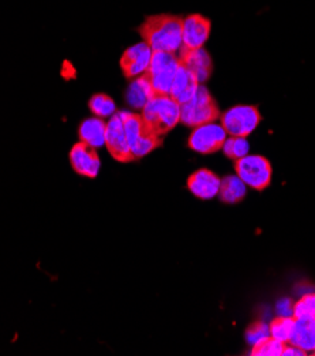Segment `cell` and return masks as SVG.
<instances>
[{
  "label": "cell",
  "instance_id": "obj_9",
  "mask_svg": "<svg viewBox=\"0 0 315 356\" xmlns=\"http://www.w3.org/2000/svg\"><path fill=\"white\" fill-rule=\"evenodd\" d=\"M152 54V49L144 42L128 47L120 60L122 74L128 80H134L139 76L145 74L150 68Z\"/></svg>",
  "mask_w": 315,
  "mask_h": 356
},
{
  "label": "cell",
  "instance_id": "obj_23",
  "mask_svg": "<svg viewBox=\"0 0 315 356\" xmlns=\"http://www.w3.org/2000/svg\"><path fill=\"white\" fill-rule=\"evenodd\" d=\"M284 346H286V343L280 342L270 337V338L264 339L263 342H260L259 345L252 346L250 355H253V356H282Z\"/></svg>",
  "mask_w": 315,
  "mask_h": 356
},
{
  "label": "cell",
  "instance_id": "obj_24",
  "mask_svg": "<svg viewBox=\"0 0 315 356\" xmlns=\"http://www.w3.org/2000/svg\"><path fill=\"white\" fill-rule=\"evenodd\" d=\"M296 319L315 318V293L302 294L301 298L294 304Z\"/></svg>",
  "mask_w": 315,
  "mask_h": 356
},
{
  "label": "cell",
  "instance_id": "obj_20",
  "mask_svg": "<svg viewBox=\"0 0 315 356\" xmlns=\"http://www.w3.org/2000/svg\"><path fill=\"white\" fill-rule=\"evenodd\" d=\"M90 111L98 118H111L117 113V105L114 99L107 94H94L88 101Z\"/></svg>",
  "mask_w": 315,
  "mask_h": 356
},
{
  "label": "cell",
  "instance_id": "obj_10",
  "mask_svg": "<svg viewBox=\"0 0 315 356\" xmlns=\"http://www.w3.org/2000/svg\"><path fill=\"white\" fill-rule=\"evenodd\" d=\"M179 63L185 65L191 73L196 77L199 84H204L213 73V63L212 57L202 47V49H186L181 47L178 51Z\"/></svg>",
  "mask_w": 315,
  "mask_h": 356
},
{
  "label": "cell",
  "instance_id": "obj_13",
  "mask_svg": "<svg viewBox=\"0 0 315 356\" xmlns=\"http://www.w3.org/2000/svg\"><path fill=\"white\" fill-rule=\"evenodd\" d=\"M220 177L209 169H199L193 172L188 179V189L197 199L209 200L219 195Z\"/></svg>",
  "mask_w": 315,
  "mask_h": 356
},
{
  "label": "cell",
  "instance_id": "obj_6",
  "mask_svg": "<svg viewBox=\"0 0 315 356\" xmlns=\"http://www.w3.org/2000/svg\"><path fill=\"white\" fill-rule=\"evenodd\" d=\"M220 121L229 136L248 138L259 127L261 115L255 105H236L220 115Z\"/></svg>",
  "mask_w": 315,
  "mask_h": 356
},
{
  "label": "cell",
  "instance_id": "obj_2",
  "mask_svg": "<svg viewBox=\"0 0 315 356\" xmlns=\"http://www.w3.org/2000/svg\"><path fill=\"white\" fill-rule=\"evenodd\" d=\"M145 124L158 135H165L181 122V104L170 95L155 94L141 113Z\"/></svg>",
  "mask_w": 315,
  "mask_h": 356
},
{
  "label": "cell",
  "instance_id": "obj_7",
  "mask_svg": "<svg viewBox=\"0 0 315 356\" xmlns=\"http://www.w3.org/2000/svg\"><path fill=\"white\" fill-rule=\"evenodd\" d=\"M226 138L227 132L225 131L222 124H218L215 121L193 128L188 140V145L192 151L197 154L210 155L223 148Z\"/></svg>",
  "mask_w": 315,
  "mask_h": 356
},
{
  "label": "cell",
  "instance_id": "obj_1",
  "mask_svg": "<svg viewBox=\"0 0 315 356\" xmlns=\"http://www.w3.org/2000/svg\"><path fill=\"white\" fill-rule=\"evenodd\" d=\"M182 27L184 17L162 13L148 16L138 31L152 51L177 54L182 47Z\"/></svg>",
  "mask_w": 315,
  "mask_h": 356
},
{
  "label": "cell",
  "instance_id": "obj_18",
  "mask_svg": "<svg viewBox=\"0 0 315 356\" xmlns=\"http://www.w3.org/2000/svg\"><path fill=\"white\" fill-rule=\"evenodd\" d=\"M246 192H248L246 184H244L237 175H234V176H226L225 179H222L218 196L220 197L222 202L234 204L244 199Z\"/></svg>",
  "mask_w": 315,
  "mask_h": 356
},
{
  "label": "cell",
  "instance_id": "obj_3",
  "mask_svg": "<svg viewBox=\"0 0 315 356\" xmlns=\"http://www.w3.org/2000/svg\"><path fill=\"white\" fill-rule=\"evenodd\" d=\"M219 117L218 104L203 84L199 86L197 91L188 102L181 105V122L191 128L215 122Z\"/></svg>",
  "mask_w": 315,
  "mask_h": 356
},
{
  "label": "cell",
  "instance_id": "obj_25",
  "mask_svg": "<svg viewBox=\"0 0 315 356\" xmlns=\"http://www.w3.org/2000/svg\"><path fill=\"white\" fill-rule=\"evenodd\" d=\"M270 325H267L266 323H255L253 325H250L248 328V332H246V339L248 342L255 346V345H259L260 342H263L264 339L270 338Z\"/></svg>",
  "mask_w": 315,
  "mask_h": 356
},
{
  "label": "cell",
  "instance_id": "obj_21",
  "mask_svg": "<svg viewBox=\"0 0 315 356\" xmlns=\"http://www.w3.org/2000/svg\"><path fill=\"white\" fill-rule=\"evenodd\" d=\"M296 325V318L294 316H278L273 319V323L270 324V335L271 338L289 343L294 331Z\"/></svg>",
  "mask_w": 315,
  "mask_h": 356
},
{
  "label": "cell",
  "instance_id": "obj_14",
  "mask_svg": "<svg viewBox=\"0 0 315 356\" xmlns=\"http://www.w3.org/2000/svg\"><path fill=\"white\" fill-rule=\"evenodd\" d=\"M199 86L200 84L196 80V77L191 73V71L185 65H182L179 63V67L177 70V74H175L169 95L173 99H177L182 105V104L188 102L195 95Z\"/></svg>",
  "mask_w": 315,
  "mask_h": 356
},
{
  "label": "cell",
  "instance_id": "obj_11",
  "mask_svg": "<svg viewBox=\"0 0 315 356\" xmlns=\"http://www.w3.org/2000/svg\"><path fill=\"white\" fill-rule=\"evenodd\" d=\"M210 30H212V22L207 17L199 13L186 16L182 27V47L202 49L209 39Z\"/></svg>",
  "mask_w": 315,
  "mask_h": 356
},
{
  "label": "cell",
  "instance_id": "obj_27",
  "mask_svg": "<svg viewBox=\"0 0 315 356\" xmlns=\"http://www.w3.org/2000/svg\"><path fill=\"white\" fill-rule=\"evenodd\" d=\"M304 356L305 355V352L302 350V349H300V348H297V346H294V345H286L284 346V350H283V356Z\"/></svg>",
  "mask_w": 315,
  "mask_h": 356
},
{
  "label": "cell",
  "instance_id": "obj_15",
  "mask_svg": "<svg viewBox=\"0 0 315 356\" xmlns=\"http://www.w3.org/2000/svg\"><path fill=\"white\" fill-rule=\"evenodd\" d=\"M154 95H155V91L151 86L150 79L147 77V74H143V76L134 79V81L129 84L128 90H127L125 99L132 106V108L143 110L147 105V102Z\"/></svg>",
  "mask_w": 315,
  "mask_h": 356
},
{
  "label": "cell",
  "instance_id": "obj_22",
  "mask_svg": "<svg viewBox=\"0 0 315 356\" xmlns=\"http://www.w3.org/2000/svg\"><path fill=\"white\" fill-rule=\"evenodd\" d=\"M222 149L227 158L237 161L249 155L250 144L249 140L243 136H230V138H226Z\"/></svg>",
  "mask_w": 315,
  "mask_h": 356
},
{
  "label": "cell",
  "instance_id": "obj_26",
  "mask_svg": "<svg viewBox=\"0 0 315 356\" xmlns=\"http://www.w3.org/2000/svg\"><path fill=\"white\" fill-rule=\"evenodd\" d=\"M278 316H294V302L290 298H283L277 302Z\"/></svg>",
  "mask_w": 315,
  "mask_h": 356
},
{
  "label": "cell",
  "instance_id": "obj_17",
  "mask_svg": "<svg viewBox=\"0 0 315 356\" xmlns=\"http://www.w3.org/2000/svg\"><path fill=\"white\" fill-rule=\"evenodd\" d=\"M291 345L307 352H315V318L296 319L294 331L290 342Z\"/></svg>",
  "mask_w": 315,
  "mask_h": 356
},
{
  "label": "cell",
  "instance_id": "obj_16",
  "mask_svg": "<svg viewBox=\"0 0 315 356\" xmlns=\"http://www.w3.org/2000/svg\"><path fill=\"white\" fill-rule=\"evenodd\" d=\"M105 129H107V124L102 118H87L79 127V138L84 144L98 149L105 145Z\"/></svg>",
  "mask_w": 315,
  "mask_h": 356
},
{
  "label": "cell",
  "instance_id": "obj_8",
  "mask_svg": "<svg viewBox=\"0 0 315 356\" xmlns=\"http://www.w3.org/2000/svg\"><path fill=\"white\" fill-rule=\"evenodd\" d=\"M105 147H107L110 155L118 162H131V147L124 128L122 111H117L105 129Z\"/></svg>",
  "mask_w": 315,
  "mask_h": 356
},
{
  "label": "cell",
  "instance_id": "obj_5",
  "mask_svg": "<svg viewBox=\"0 0 315 356\" xmlns=\"http://www.w3.org/2000/svg\"><path fill=\"white\" fill-rule=\"evenodd\" d=\"M178 67H179V58L177 54L165 53V51H154L150 68L145 74L150 79L155 94L169 95Z\"/></svg>",
  "mask_w": 315,
  "mask_h": 356
},
{
  "label": "cell",
  "instance_id": "obj_12",
  "mask_svg": "<svg viewBox=\"0 0 315 356\" xmlns=\"http://www.w3.org/2000/svg\"><path fill=\"white\" fill-rule=\"evenodd\" d=\"M70 163H72V168L76 173L91 177V179L97 177L101 168V159L97 149L84 144L81 140L77 142L72 151H70Z\"/></svg>",
  "mask_w": 315,
  "mask_h": 356
},
{
  "label": "cell",
  "instance_id": "obj_19",
  "mask_svg": "<svg viewBox=\"0 0 315 356\" xmlns=\"http://www.w3.org/2000/svg\"><path fill=\"white\" fill-rule=\"evenodd\" d=\"M162 145V136L155 134L151 128L139 138L135 144L131 147V155L132 161L135 159H141L151 154L154 149L159 148Z\"/></svg>",
  "mask_w": 315,
  "mask_h": 356
},
{
  "label": "cell",
  "instance_id": "obj_4",
  "mask_svg": "<svg viewBox=\"0 0 315 356\" xmlns=\"http://www.w3.org/2000/svg\"><path fill=\"white\" fill-rule=\"evenodd\" d=\"M234 170L246 186L255 191H264L270 186L273 177L271 163L260 155H246L234 161Z\"/></svg>",
  "mask_w": 315,
  "mask_h": 356
}]
</instances>
